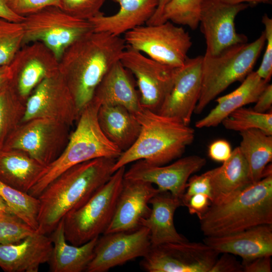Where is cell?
<instances>
[{"instance_id": "cell-1", "label": "cell", "mask_w": 272, "mask_h": 272, "mask_svg": "<svg viewBox=\"0 0 272 272\" xmlns=\"http://www.w3.org/2000/svg\"><path fill=\"white\" fill-rule=\"evenodd\" d=\"M126 47L123 38L93 31L64 51L59 59V72L79 115L93 99L104 75L120 60Z\"/></svg>"}, {"instance_id": "cell-2", "label": "cell", "mask_w": 272, "mask_h": 272, "mask_svg": "<svg viewBox=\"0 0 272 272\" xmlns=\"http://www.w3.org/2000/svg\"><path fill=\"white\" fill-rule=\"evenodd\" d=\"M115 161L103 157L77 164L49 183L37 197V231L51 233L68 213L85 203L109 179Z\"/></svg>"}, {"instance_id": "cell-3", "label": "cell", "mask_w": 272, "mask_h": 272, "mask_svg": "<svg viewBox=\"0 0 272 272\" xmlns=\"http://www.w3.org/2000/svg\"><path fill=\"white\" fill-rule=\"evenodd\" d=\"M141 125L133 145L116 159L112 171L131 162L144 160L154 165H164L179 158L194 141V129L147 108L134 114Z\"/></svg>"}, {"instance_id": "cell-4", "label": "cell", "mask_w": 272, "mask_h": 272, "mask_svg": "<svg viewBox=\"0 0 272 272\" xmlns=\"http://www.w3.org/2000/svg\"><path fill=\"white\" fill-rule=\"evenodd\" d=\"M206 236H220L272 224V175L252 183L227 200L211 204L199 219Z\"/></svg>"}, {"instance_id": "cell-5", "label": "cell", "mask_w": 272, "mask_h": 272, "mask_svg": "<svg viewBox=\"0 0 272 272\" xmlns=\"http://www.w3.org/2000/svg\"><path fill=\"white\" fill-rule=\"evenodd\" d=\"M100 105L93 98L82 110L64 149L45 166L29 194L37 197L49 183L73 166L99 158L116 159L121 154L122 151L107 138L100 128L98 120Z\"/></svg>"}, {"instance_id": "cell-6", "label": "cell", "mask_w": 272, "mask_h": 272, "mask_svg": "<svg viewBox=\"0 0 272 272\" xmlns=\"http://www.w3.org/2000/svg\"><path fill=\"white\" fill-rule=\"evenodd\" d=\"M264 32L255 40L231 46L219 54L202 55L201 88L194 113L206 106L228 86L243 81L252 69L265 45Z\"/></svg>"}, {"instance_id": "cell-7", "label": "cell", "mask_w": 272, "mask_h": 272, "mask_svg": "<svg viewBox=\"0 0 272 272\" xmlns=\"http://www.w3.org/2000/svg\"><path fill=\"white\" fill-rule=\"evenodd\" d=\"M125 171V166L115 171L85 203L63 218L67 241L81 245L104 234L113 218Z\"/></svg>"}, {"instance_id": "cell-8", "label": "cell", "mask_w": 272, "mask_h": 272, "mask_svg": "<svg viewBox=\"0 0 272 272\" xmlns=\"http://www.w3.org/2000/svg\"><path fill=\"white\" fill-rule=\"evenodd\" d=\"M21 23L23 46L41 42L54 53L58 61L71 45L94 31L89 21L76 18L54 6L24 17Z\"/></svg>"}, {"instance_id": "cell-9", "label": "cell", "mask_w": 272, "mask_h": 272, "mask_svg": "<svg viewBox=\"0 0 272 272\" xmlns=\"http://www.w3.org/2000/svg\"><path fill=\"white\" fill-rule=\"evenodd\" d=\"M123 39L127 46L174 67L183 65L192 45L189 33L169 21L139 26L126 32Z\"/></svg>"}, {"instance_id": "cell-10", "label": "cell", "mask_w": 272, "mask_h": 272, "mask_svg": "<svg viewBox=\"0 0 272 272\" xmlns=\"http://www.w3.org/2000/svg\"><path fill=\"white\" fill-rule=\"evenodd\" d=\"M67 125L54 119L35 118L21 122L2 150L22 151L47 166L62 152L69 138Z\"/></svg>"}, {"instance_id": "cell-11", "label": "cell", "mask_w": 272, "mask_h": 272, "mask_svg": "<svg viewBox=\"0 0 272 272\" xmlns=\"http://www.w3.org/2000/svg\"><path fill=\"white\" fill-rule=\"evenodd\" d=\"M218 253L205 243H168L152 246L141 267L148 272H210Z\"/></svg>"}, {"instance_id": "cell-12", "label": "cell", "mask_w": 272, "mask_h": 272, "mask_svg": "<svg viewBox=\"0 0 272 272\" xmlns=\"http://www.w3.org/2000/svg\"><path fill=\"white\" fill-rule=\"evenodd\" d=\"M120 61L135 77L142 106L157 112L172 88L178 67L160 63L127 45Z\"/></svg>"}, {"instance_id": "cell-13", "label": "cell", "mask_w": 272, "mask_h": 272, "mask_svg": "<svg viewBox=\"0 0 272 272\" xmlns=\"http://www.w3.org/2000/svg\"><path fill=\"white\" fill-rule=\"evenodd\" d=\"M79 114L59 72L44 79L26 101L22 122L35 118L55 120L70 126Z\"/></svg>"}, {"instance_id": "cell-14", "label": "cell", "mask_w": 272, "mask_h": 272, "mask_svg": "<svg viewBox=\"0 0 272 272\" xmlns=\"http://www.w3.org/2000/svg\"><path fill=\"white\" fill-rule=\"evenodd\" d=\"M9 65L11 72L9 85L25 101L44 79L59 72L58 59L39 41L23 46Z\"/></svg>"}, {"instance_id": "cell-15", "label": "cell", "mask_w": 272, "mask_h": 272, "mask_svg": "<svg viewBox=\"0 0 272 272\" xmlns=\"http://www.w3.org/2000/svg\"><path fill=\"white\" fill-rule=\"evenodd\" d=\"M151 245L149 230L144 226L128 232L103 234L98 238L93 257L86 271L105 272L143 257Z\"/></svg>"}, {"instance_id": "cell-16", "label": "cell", "mask_w": 272, "mask_h": 272, "mask_svg": "<svg viewBox=\"0 0 272 272\" xmlns=\"http://www.w3.org/2000/svg\"><path fill=\"white\" fill-rule=\"evenodd\" d=\"M249 4H229L219 0H203L199 25L207 45L206 52L212 55L225 49L246 42L247 38L235 29L236 16Z\"/></svg>"}, {"instance_id": "cell-17", "label": "cell", "mask_w": 272, "mask_h": 272, "mask_svg": "<svg viewBox=\"0 0 272 272\" xmlns=\"http://www.w3.org/2000/svg\"><path fill=\"white\" fill-rule=\"evenodd\" d=\"M206 164V160L197 155L180 158L168 165H154L140 160L125 170L124 178L155 184L160 192L168 191L181 200L190 176Z\"/></svg>"}, {"instance_id": "cell-18", "label": "cell", "mask_w": 272, "mask_h": 272, "mask_svg": "<svg viewBox=\"0 0 272 272\" xmlns=\"http://www.w3.org/2000/svg\"><path fill=\"white\" fill-rule=\"evenodd\" d=\"M202 56L187 58L178 68L172 88L157 112L189 125L201 88Z\"/></svg>"}, {"instance_id": "cell-19", "label": "cell", "mask_w": 272, "mask_h": 272, "mask_svg": "<svg viewBox=\"0 0 272 272\" xmlns=\"http://www.w3.org/2000/svg\"><path fill=\"white\" fill-rule=\"evenodd\" d=\"M159 192L150 182L124 178L113 218L104 234L140 227L142 220L151 213L149 201Z\"/></svg>"}, {"instance_id": "cell-20", "label": "cell", "mask_w": 272, "mask_h": 272, "mask_svg": "<svg viewBox=\"0 0 272 272\" xmlns=\"http://www.w3.org/2000/svg\"><path fill=\"white\" fill-rule=\"evenodd\" d=\"M52 247L50 237L37 231L20 242L0 244V267L6 272H38L48 262Z\"/></svg>"}, {"instance_id": "cell-21", "label": "cell", "mask_w": 272, "mask_h": 272, "mask_svg": "<svg viewBox=\"0 0 272 272\" xmlns=\"http://www.w3.org/2000/svg\"><path fill=\"white\" fill-rule=\"evenodd\" d=\"M203 243L218 253L240 256L243 261L272 255V224H263L220 236H206Z\"/></svg>"}, {"instance_id": "cell-22", "label": "cell", "mask_w": 272, "mask_h": 272, "mask_svg": "<svg viewBox=\"0 0 272 272\" xmlns=\"http://www.w3.org/2000/svg\"><path fill=\"white\" fill-rule=\"evenodd\" d=\"M119 5L115 14L101 13L90 19L94 32H107L120 36L122 34L146 24L154 14L158 0H112Z\"/></svg>"}, {"instance_id": "cell-23", "label": "cell", "mask_w": 272, "mask_h": 272, "mask_svg": "<svg viewBox=\"0 0 272 272\" xmlns=\"http://www.w3.org/2000/svg\"><path fill=\"white\" fill-rule=\"evenodd\" d=\"M129 75L120 60L117 61L104 75L93 98L101 105H120L136 114L143 107L139 93Z\"/></svg>"}, {"instance_id": "cell-24", "label": "cell", "mask_w": 272, "mask_h": 272, "mask_svg": "<svg viewBox=\"0 0 272 272\" xmlns=\"http://www.w3.org/2000/svg\"><path fill=\"white\" fill-rule=\"evenodd\" d=\"M151 211L141 221V226L148 229L152 246L168 243H180L187 240L177 232L174 224L176 210L182 206L180 199L168 191L159 192L149 201Z\"/></svg>"}, {"instance_id": "cell-25", "label": "cell", "mask_w": 272, "mask_h": 272, "mask_svg": "<svg viewBox=\"0 0 272 272\" xmlns=\"http://www.w3.org/2000/svg\"><path fill=\"white\" fill-rule=\"evenodd\" d=\"M210 172L211 204L227 200L252 183L247 163L239 147L232 151L230 158L221 166Z\"/></svg>"}, {"instance_id": "cell-26", "label": "cell", "mask_w": 272, "mask_h": 272, "mask_svg": "<svg viewBox=\"0 0 272 272\" xmlns=\"http://www.w3.org/2000/svg\"><path fill=\"white\" fill-rule=\"evenodd\" d=\"M51 233L53 247L48 262L50 271H86L93 257L99 237L81 245L69 244L64 235L63 219Z\"/></svg>"}, {"instance_id": "cell-27", "label": "cell", "mask_w": 272, "mask_h": 272, "mask_svg": "<svg viewBox=\"0 0 272 272\" xmlns=\"http://www.w3.org/2000/svg\"><path fill=\"white\" fill-rule=\"evenodd\" d=\"M268 82L252 71L234 91L217 100V105L206 116L195 122L198 128L214 127L235 110L252 103H255L268 84Z\"/></svg>"}, {"instance_id": "cell-28", "label": "cell", "mask_w": 272, "mask_h": 272, "mask_svg": "<svg viewBox=\"0 0 272 272\" xmlns=\"http://www.w3.org/2000/svg\"><path fill=\"white\" fill-rule=\"evenodd\" d=\"M46 166L18 150H0V181L28 193Z\"/></svg>"}, {"instance_id": "cell-29", "label": "cell", "mask_w": 272, "mask_h": 272, "mask_svg": "<svg viewBox=\"0 0 272 272\" xmlns=\"http://www.w3.org/2000/svg\"><path fill=\"white\" fill-rule=\"evenodd\" d=\"M98 120L105 135L122 152L133 145L140 132L135 115L120 105H100Z\"/></svg>"}, {"instance_id": "cell-30", "label": "cell", "mask_w": 272, "mask_h": 272, "mask_svg": "<svg viewBox=\"0 0 272 272\" xmlns=\"http://www.w3.org/2000/svg\"><path fill=\"white\" fill-rule=\"evenodd\" d=\"M239 148L246 160L252 183L262 178V172L272 160V135L258 129L240 132Z\"/></svg>"}, {"instance_id": "cell-31", "label": "cell", "mask_w": 272, "mask_h": 272, "mask_svg": "<svg viewBox=\"0 0 272 272\" xmlns=\"http://www.w3.org/2000/svg\"><path fill=\"white\" fill-rule=\"evenodd\" d=\"M0 196L12 214L19 218L35 230H37L39 209L38 197L14 188L1 181Z\"/></svg>"}, {"instance_id": "cell-32", "label": "cell", "mask_w": 272, "mask_h": 272, "mask_svg": "<svg viewBox=\"0 0 272 272\" xmlns=\"http://www.w3.org/2000/svg\"><path fill=\"white\" fill-rule=\"evenodd\" d=\"M25 104L9 84L0 92V150L9 135L22 122Z\"/></svg>"}, {"instance_id": "cell-33", "label": "cell", "mask_w": 272, "mask_h": 272, "mask_svg": "<svg viewBox=\"0 0 272 272\" xmlns=\"http://www.w3.org/2000/svg\"><path fill=\"white\" fill-rule=\"evenodd\" d=\"M221 123L226 129L242 132L258 129L272 135V112L261 113L253 109L239 108L223 120Z\"/></svg>"}, {"instance_id": "cell-34", "label": "cell", "mask_w": 272, "mask_h": 272, "mask_svg": "<svg viewBox=\"0 0 272 272\" xmlns=\"http://www.w3.org/2000/svg\"><path fill=\"white\" fill-rule=\"evenodd\" d=\"M203 0H170L165 6L161 23L169 21L195 30L199 25Z\"/></svg>"}, {"instance_id": "cell-35", "label": "cell", "mask_w": 272, "mask_h": 272, "mask_svg": "<svg viewBox=\"0 0 272 272\" xmlns=\"http://www.w3.org/2000/svg\"><path fill=\"white\" fill-rule=\"evenodd\" d=\"M23 37L21 22L0 18V66L10 64L23 46Z\"/></svg>"}, {"instance_id": "cell-36", "label": "cell", "mask_w": 272, "mask_h": 272, "mask_svg": "<svg viewBox=\"0 0 272 272\" xmlns=\"http://www.w3.org/2000/svg\"><path fill=\"white\" fill-rule=\"evenodd\" d=\"M35 231L16 215L0 212V244L20 242Z\"/></svg>"}, {"instance_id": "cell-37", "label": "cell", "mask_w": 272, "mask_h": 272, "mask_svg": "<svg viewBox=\"0 0 272 272\" xmlns=\"http://www.w3.org/2000/svg\"><path fill=\"white\" fill-rule=\"evenodd\" d=\"M60 8L66 13L79 19L89 20L101 13L106 0H59Z\"/></svg>"}, {"instance_id": "cell-38", "label": "cell", "mask_w": 272, "mask_h": 272, "mask_svg": "<svg viewBox=\"0 0 272 272\" xmlns=\"http://www.w3.org/2000/svg\"><path fill=\"white\" fill-rule=\"evenodd\" d=\"M262 23L264 26L266 47L261 63L255 72L259 77L268 83L272 75V19L264 14Z\"/></svg>"}, {"instance_id": "cell-39", "label": "cell", "mask_w": 272, "mask_h": 272, "mask_svg": "<svg viewBox=\"0 0 272 272\" xmlns=\"http://www.w3.org/2000/svg\"><path fill=\"white\" fill-rule=\"evenodd\" d=\"M8 8L15 14L25 17L49 7H59V0H5Z\"/></svg>"}, {"instance_id": "cell-40", "label": "cell", "mask_w": 272, "mask_h": 272, "mask_svg": "<svg viewBox=\"0 0 272 272\" xmlns=\"http://www.w3.org/2000/svg\"><path fill=\"white\" fill-rule=\"evenodd\" d=\"M198 193L206 194L209 197L211 202L212 186L210 170L199 175H194L189 178L186 190L181 199L182 205L185 206L192 196Z\"/></svg>"}, {"instance_id": "cell-41", "label": "cell", "mask_w": 272, "mask_h": 272, "mask_svg": "<svg viewBox=\"0 0 272 272\" xmlns=\"http://www.w3.org/2000/svg\"><path fill=\"white\" fill-rule=\"evenodd\" d=\"M210 272H243L242 263L231 254L223 253L217 258Z\"/></svg>"}, {"instance_id": "cell-42", "label": "cell", "mask_w": 272, "mask_h": 272, "mask_svg": "<svg viewBox=\"0 0 272 272\" xmlns=\"http://www.w3.org/2000/svg\"><path fill=\"white\" fill-rule=\"evenodd\" d=\"M211 204L209 197L206 194L198 193L192 196L185 206L191 215H196L200 219L206 213Z\"/></svg>"}, {"instance_id": "cell-43", "label": "cell", "mask_w": 272, "mask_h": 272, "mask_svg": "<svg viewBox=\"0 0 272 272\" xmlns=\"http://www.w3.org/2000/svg\"><path fill=\"white\" fill-rule=\"evenodd\" d=\"M232 151L229 142L224 140H218L210 145L208 154L213 160L223 163L230 158Z\"/></svg>"}, {"instance_id": "cell-44", "label": "cell", "mask_w": 272, "mask_h": 272, "mask_svg": "<svg viewBox=\"0 0 272 272\" xmlns=\"http://www.w3.org/2000/svg\"><path fill=\"white\" fill-rule=\"evenodd\" d=\"M270 255L261 256L242 263L243 272L271 271Z\"/></svg>"}, {"instance_id": "cell-45", "label": "cell", "mask_w": 272, "mask_h": 272, "mask_svg": "<svg viewBox=\"0 0 272 272\" xmlns=\"http://www.w3.org/2000/svg\"><path fill=\"white\" fill-rule=\"evenodd\" d=\"M255 103V104L252 109L256 112L264 113L271 109L272 106L271 84H267Z\"/></svg>"}, {"instance_id": "cell-46", "label": "cell", "mask_w": 272, "mask_h": 272, "mask_svg": "<svg viewBox=\"0 0 272 272\" xmlns=\"http://www.w3.org/2000/svg\"><path fill=\"white\" fill-rule=\"evenodd\" d=\"M0 18L17 23L22 22L24 19L14 13L7 6L5 0H0Z\"/></svg>"}, {"instance_id": "cell-47", "label": "cell", "mask_w": 272, "mask_h": 272, "mask_svg": "<svg viewBox=\"0 0 272 272\" xmlns=\"http://www.w3.org/2000/svg\"><path fill=\"white\" fill-rule=\"evenodd\" d=\"M170 0H158V6L154 14L147 22L146 25H157L161 23L164 9Z\"/></svg>"}, {"instance_id": "cell-48", "label": "cell", "mask_w": 272, "mask_h": 272, "mask_svg": "<svg viewBox=\"0 0 272 272\" xmlns=\"http://www.w3.org/2000/svg\"><path fill=\"white\" fill-rule=\"evenodd\" d=\"M11 79V72L9 65L0 66V92L9 84Z\"/></svg>"}, {"instance_id": "cell-49", "label": "cell", "mask_w": 272, "mask_h": 272, "mask_svg": "<svg viewBox=\"0 0 272 272\" xmlns=\"http://www.w3.org/2000/svg\"><path fill=\"white\" fill-rule=\"evenodd\" d=\"M223 3L229 4H239L246 3L248 4L256 5L258 4H268L271 3V0H219Z\"/></svg>"}, {"instance_id": "cell-50", "label": "cell", "mask_w": 272, "mask_h": 272, "mask_svg": "<svg viewBox=\"0 0 272 272\" xmlns=\"http://www.w3.org/2000/svg\"><path fill=\"white\" fill-rule=\"evenodd\" d=\"M0 212L11 213L5 201L0 196Z\"/></svg>"}]
</instances>
